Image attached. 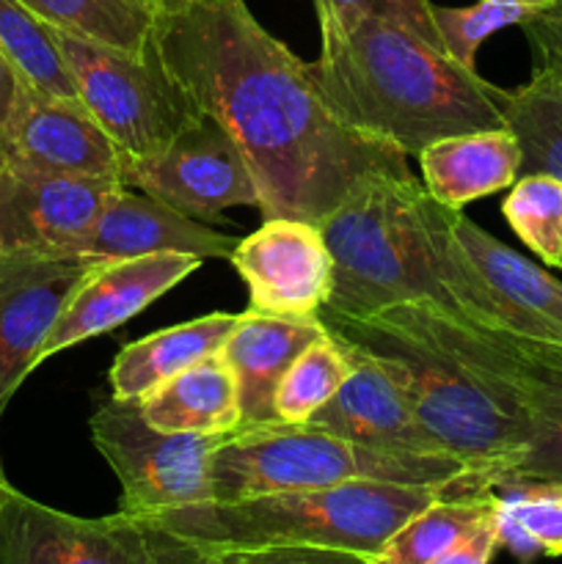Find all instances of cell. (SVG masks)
Masks as SVG:
<instances>
[{"label": "cell", "instance_id": "6da1fadb", "mask_svg": "<svg viewBox=\"0 0 562 564\" xmlns=\"http://www.w3.org/2000/svg\"><path fill=\"white\" fill-rule=\"evenodd\" d=\"M154 50L198 110L229 130L259 187V213L320 226L369 174L408 158L336 119L290 47L242 0L158 14Z\"/></svg>", "mask_w": 562, "mask_h": 564}, {"label": "cell", "instance_id": "7a4b0ae2", "mask_svg": "<svg viewBox=\"0 0 562 564\" xmlns=\"http://www.w3.org/2000/svg\"><path fill=\"white\" fill-rule=\"evenodd\" d=\"M452 213L411 171L364 176L320 224L334 259V290L323 308L367 319L413 303L501 330L494 297L457 242Z\"/></svg>", "mask_w": 562, "mask_h": 564}, {"label": "cell", "instance_id": "3957f363", "mask_svg": "<svg viewBox=\"0 0 562 564\" xmlns=\"http://www.w3.org/2000/svg\"><path fill=\"white\" fill-rule=\"evenodd\" d=\"M320 36L309 75L331 113L406 158L444 138L505 127L499 88L408 28L361 17L320 22Z\"/></svg>", "mask_w": 562, "mask_h": 564}, {"label": "cell", "instance_id": "277c9868", "mask_svg": "<svg viewBox=\"0 0 562 564\" xmlns=\"http://www.w3.org/2000/svg\"><path fill=\"white\" fill-rule=\"evenodd\" d=\"M325 328L380 364L428 433L494 490L532 446V419L501 375L435 336L413 303L367 319L323 308Z\"/></svg>", "mask_w": 562, "mask_h": 564}, {"label": "cell", "instance_id": "5b68a950", "mask_svg": "<svg viewBox=\"0 0 562 564\" xmlns=\"http://www.w3.org/2000/svg\"><path fill=\"white\" fill-rule=\"evenodd\" d=\"M485 494L463 485L347 482L281 490L237 501H202L147 521L202 554H246L275 545L356 551L378 556L391 534L444 496Z\"/></svg>", "mask_w": 562, "mask_h": 564}, {"label": "cell", "instance_id": "8992f818", "mask_svg": "<svg viewBox=\"0 0 562 564\" xmlns=\"http://www.w3.org/2000/svg\"><path fill=\"white\" fill-rule=\"evenodd\" d=\"M213 501L347 482L463 485L488 490L457 457L386 455L314 424H259L220 441L209 463Z\"/></svg>", "mask_w": 562, "mask_h": 564}, {"label": "cell", "instance_id": "52a82bcc", "mask_svg": "<svg viewBox=\"0 0 562 564\" xmlns=\"http://www.w3.org/2000/svg\"><path fill=\"white\" fill-rule=\"evenodd\" d=\"M58 33L83 108L127 160L152 158L202 116L191 94L165 69L158 50L130 55Z\"/></svg>", "mask_w": 562, "mask_h": 564}, {"label": "cell", "instance_id": "ba28073f", "mask_svg": "<svg viewBox=\"0 0 562 564\" xmlns=\"http://www.w3.org/2000/svg\"><path fill=\"white\" fill-rule=\"evenodd\" d=\"M91 441L121 485L119 512L149 518L213 501L209 463L224 438L160 433L149 427L141 400H114L91 416Z\"/></svg>", "mask_w": 562, "mask_h": 564}, {"label": "cell", "instance_id": "9c48e42d", "mask_svg": "<svg viewBox=\"0 0 562 564\" xmlns=\"http://www.w3.org/2000/svg\"><path fill=\"white\" fill-rule=\"evenodd\" d=\"M202 556L147 518H77L6 485L0 564H196Z\"/></svg>", "mask_w": 562, "mask_h": 564}, {"label": "cell", "instance_id": "30bf717a", "mask_svg": "<svg viewBox=\"0 0 562 564\" xmlns=\"http://www.w3.org/2000/svg\"><path fill=\"white\" fill-rule=\"evenodd\" d=\"M121 185L196 220H215L229 207H259V187L246 154L207 113L152 158L125 160Z\"/></svg>", "mask_w": 562, "mask_h": 564}, {"label": "cell", "instance_id": "8fae6325", "mask_svg": "<svg viewBox=\"0 0 562 564\" xmlns=\"http://www.w3.org/2000/svg\"><path fill=\"white\" fill-rule=\"evenodd\" d=\"M419 314L433 334L477 358L490 372L501 375L527 405L532 419V446L499 485L562 479V350L479 328L430 306H419Z\"/></svg>", "mask_w": 562, "mask_h": 564}, {"label": "cell", "instance_id": "7c38bea8", "mask_svg": "<svg viewBox=\"0 0 562 564\" xmlns=\"http://www.w3.org/2000/svg\"><path fill=\"white\" fill-rule=\"evenodd\" d=\"M97 264L99 259L88 257L0 253V416L22 380L39 367L50 330Z\"/></svg>", "mask_w": 562, "mask_h": 564}, {"label": "cell", "instance_id": "4fadbf2b", "mask_svg": "<svg viewBox=\"0 0 562 564\" xmlns=\"http://www.w3.org/2000/svg\"><path fill=\"white\" fill-rule=\"evenodd\" d=\"M248 286V308L275 317H317L334 290V259L320 226L268 218L229 259Z\"/></svg>", "mask_w": 562, "mask_h": 564}, {"label": "cell", "instance_id": "5bb4252c", "mask_svg": "<svg viewBox=\"0 0 562 564\" xmlns=\"http://www.w3.org/2000/svg\"><path fill=\"white\" fill-rule=\"evenodd\" d=\"M119 180L0 171V251L80 257Z\"/></svg>", "mask_w": 562, "mask_h": 564}, {"label": "cell", "instance_id": "9a60e30c", "mask_svg": "<svg viewBox=\"0 0 562 564\" xmlns=\"http://www.w3.org/2000/svg\"><path fill=\"white\" fill-rule=\"evenodd\" d=\"M125 160L83 102L47 97L25 86L6 141L3 169L121 182Z\"/></svg>", "mask_w": 562, "mask_h": 564}, {"label": "cell", "instance_id": "2e32d148", "mask_svg": "<svg viewBox=\"0 0 562 564\" xmlns=\"http://www.w3.org/2000/svg\"><path fill=\"white\" fill-rule=\"evenodd\" d=\"M202 262L204 259L187 253H149V257L99 262L61 312L58 323L39 352V364L80 341L116 330L182 284Z\"/></svg>", "mask_w": 562, "mask_h": 564}, {"label": "cell", "instance_id": "e0dca14e", "mask_svg": "<svg viewBox=\"0 0 562 564\" xmlns=\"http://www.w3.org/2000/svg\"><path fill=\"white\" fill-rule=\"evenodd\" d=\"M342 347L350 356V375L334 400L320 408L309 424L386 455L452 457L419 422L406 394L380 364L347 341H342Z\"/></svg>", "mask_w": 562, "mask_h": 564}, {"label": "cell", "instance_id": "ac0fdd59", "mask_svg": "<svg viewBox=\"0 0 562 564\" xmlns=\"http://www.w3.org/2000/svg\"><path fill=\"white\" fill-rule=\"evenodd\" d=\"M452 229L494 297L501 334L562 350V281L479 229L461 209L452 213Z\"/></svg>", "mask_w": 562, "mask_h": 564}, {"label": "cell", "instance_id": "d6986e66", "mask_svg": "<svg viewBox=\"0 0 562 564\" xmlns=\"http://www.w3.org/2000/svg\"><path fill=\"white\" fill-rule=\"evenodd\" d=\"M237 237L215 231L191 215L176 213L169 204L119 185L105 202L80 257L132 259L149 253H187L198 259H231Z\"/></svg>", "mask_w": 562, "mask_h": 564}, {"label": "cell", "instance_id": "ffe728a7", "mask_svg": "<svg viewBox=\"0 0 562 564\" xmlns=\"http://www.w3.org/2000/svg\"><path fill=\"white\" fill-rule=\"evenodd\" d=\"M328 334L317 317H275L248 308L237 314V325L220 347L237 380L242 408V430L275 422L273 394L279 380L309 345Z\"/></svg>", "mask_w": 562, "mask_h": 564}, {"label": "cell", "instance_id": "44dd1931", "mask_svg": "<svg viewBox=\"0 0 562 564\" xmlns=\"http://www.w3.org/2000/svg\"><path fill=\"white\" fill-rule=\"evenodd\" d=\"M419 165L424 191L444 207L463 209L516 185L521 176V147L507 127L463 132L430 143L419 154Z\"/></svg>", "mask_w": 562, "mask_h": 564}, {"label": "cell", "instance_id": "7402d4cb", "mask_svg": "<svg viewBox=\"0 0 562 564\" xmlns=\"http://www.w3.org/2000/svg\"><path fill=\"white\" fill-rule=\"evenodd\" d=\"M149 427L229 438L242 430L237 380L224 356H207L141 400Z\"/></svg>", "mask_w": 562, "mask_h": 564}, {"label": "cell", "instance_id": "603a6c76", "mask_svg": "<svg viewBox=\"0 0 562 564\" xmlns=\"http://www.w3.org/2000/svg\"><path fill=\"white\" fill-rule=\"evenodd\" d=\"M235 325L237 314L215 312L132 341L116 356L110 367V391H114L110 397L143 400L165 380L185 372L202 358L218 356Z\"/></svg>", "mask_w": 562, "mask_h": 564}, {"label": "cell", "instance_id": "cb8c5ba5", "mask_svg": "<svg viewBox=\"0 0 562 564\" xmlns=\"http://www.w3.org/2000/svg\"><path fill=\"white\" fill-rule=\"evenodd\" d=\"M55 31L105 47L147 55L152 50L158 11L141 0H22Z\"/></svg>", "mask_w": 562, "mask_h": 564}, {"label": "cell", "instance_id": "d4e9b609", "mask_svg": "<svg viewBox=\"0 0 562 564\" xmlns=\"http://www.w3.org/2000/svg\"><path fill=\"white\" fill-rule=\"evenodd\" d=\"M496 510V494L444 496L402 523L389 543L372 556V564H430L450 551L457 540L488 521Z\"/></svg>", "mask_w": 562, "mask_h": 564}, {"label": "cell", "instance_id": "484cf974", "mask_svg": "<svg viewBox=\"0 0 562 564\" xmlns=\"http://www.w3.org/2000/svg\"><path fill=\"white\" fill-rule=\"evenodd\" d=\"M0 53L33 91L80 102L58 33L22 0H0Z\"/></svg>", "mask_w": 562, "mask_h": 564}, {"label": "cell", "instance_id": "4316f807", "mask_svg": "<svg viewBox=\"0 0 562 564\" xmlns=\"http://www.w3.org/2000/svg\"><path fill=\"white\" fill-rule=\"evenodd\" d=\"M499 545L516 556H562V479H523L494 488Z\"/></svg>", "mask_w": 562, "mask_h": 564}, {"label": "cell", "instance_id": "83f0119b", "mask_svg": "<svg viewBox=\"0 0 562 564\" xmlns=\"http://www.w3.org/2000/svg\"><path fill=\"white\" fill-rule=\"evenodd\" d=\"M505 127L521 147V176L562 180V88L532 77L518 88H499Z\"/></svg>", "mask_w": 562, "mask_h": 564}, {"label": "cell", "instance_id": "f1b7e54d", "mask_svg": "<svg viewBox=\"0 0 562 564\" xmlns=\"http://www.w3.org/2000/svg\"><path fill=\"white\" fill-rule=\"evenodd\" d=\"M350 375V356L334 334L320 336L292 361L273 394V416L279 424H306L334 400Z\"/></svg>", "mask_w": 562, "mask_h": 564}, {"label": "cell", "instance_id": "f546056e", "mask_svg": "<svg viewBox=\"0 0 562 564\" xmlns=\"http://www.w3.org/2000/svg\"><path fill=\"white\" fill-rule=\"evenodd\" d=\"M507 224L523 246L545 264H560L562 251V180L523 174L501 204Z\"/></svg>", "mask_w": 562, "mask_h": 564}, {"label": "cell", "instance_id": "4dcf8cb0", "mask_svg": "<svg viewBox=\"0 0 562 564\" xmlns=\"http://www.w3.org/2000/svg\"><path fill=\"white\" fill-rule=\"evenodd\" d=\"M556 0H477L466 9L433 6V20L450 58L466 69H477L474 58L490 33L510 25H523Z\"/></svg>", "mask_w": 562, "mask_h": 564}, {"label": "cell", "instance_id": "1f68e13d", "mask_svg": "<svg viewBox=\"0 0 562 564\" xmlns=\"http://www.w3.org/2000/svg\"><path fill=\"white\" fill-rule=\"evenodd\" d=\"M320 22H353L361 17L395 22L422 36L424 42L444 50L441 33L433 20V3L430 0H314ZM446 53V50H444Z\"/></svg>", "mask_w": 562, "mask_h": 564}, {"label": "cell", "instance_id": "d6a6232c", "mask_svg": "<svg viewBox=\"0 0 562 564\" xmlns=\"http://www.w3.org/2000/svg\"><path fill=\"white\" fill-rule=\"evenodd\" d=\"M521 28L532 50V77L562 88V0Z\"/></svg>", "mask_w": 562, "mask_h": 564}, {"label": "cell", "instance_id": "836d02e7", "mask_svg": "<svg viewBox=\"0 0 562 564\" xmlns=\"http://www.w3.org/2000/svg\"><path fill=\"white\" fill-rule=\"evenodd\" d=\"M235 564H372V560L356 551L314 549V545H275L237 554Z\"/></svg>", "mask_w": 562, "mask_h": 564}, {"label": "cell", "instance_id": "e575fe53", "mask_svg": "<svg viewBox=\"0 0 562 564\" xmlns=\"http://www.w3.org/2000/svg\"><path fill=\"white\" fill-rule=\"evenodd\" d=\"M496 549H499V529H496V510L488 521L479 523L477 529L457 540L450 551L433 560L430 564H490Z\"/></svg>", "mask_w": 562, "mask_h": 564}, {"label": "cell", "instance_id": "d590c367", "mask_svg": "<svg viewBox=\"0 0 562 564\" xmlns=\"http://www.w3.org/2000/svg\"><path fill=\"white\" fill-rule=\"evenodd\" d=\"M22 91H25V80L17 75L9 58L0 53V171L6 165V141H9L11 121H14L17 108L22 102Z\"/></svg>", "mask_w": 562, "mask_h": 564}, {"label": "cell", "instance_id": "8d00e7d4", "mask_svg": "<svg viewBox=\"0 0 562 564\" xmlns=\"http://www.w3.org/2000/svg\"><path fill=\"white\" fill-rule=\"evenodd\" d=\"M147 3L149 9L158 11V14H171V11H182L187 6H196V3H218V0H141Z\"/></svg>", "mask_w": 562, "mask_h": 564}, {"label": "cell", "instance_id": "74e56055", "mask_svg": "<svg viewBox=\"0 0 562 564\" xmlns=\"http://www.w3.org/2000/svg\"><path fill=\"white\" fill-rule=\"evenodd\" d=\"M237 554H204L196 564H235Z\"/></svg>", "mask_w": 562, "mask_h": 564}, {"label": "cell", "instance_id": "f35d334b", "mask_svg": "<svg viewBox=\"0 0 562 564\" xmlns=\"http://www.w3.org/2000/svg\"><path fill=\"white\" fill-rule=\"evenodd\" d=\"M6 477H3V468H0V512H3V494H6Z\"/></svg>", "mask_w": 562, "mask_h": 564}, {"label": "cell", "instance_id": "ab89813d", "mask_svg": "<svg viewBox=\"0 0 562 564\" xmlns=\"http://www.w3.org/2000/svg\"><path fill=\"white\" fill-rule=\"evenodd\" d=\"M556 268H562V251H560V264H556Z\"/></svg>", "mask_w": 562, "mask_h": 564}, {"label": "cell", "instance_id": "60d3db41", "mask_svg": "<svg viewBox=\"0 0 562 564\" xmlns=\"http://www.w3.org/2000/svg\"><path fill=\"white\" fill-rule=\"evenodd\" d=\"M0 253H3V251H0Z\"/></svg>", "mask_w": 562, "mask_h": 564}]
</instances>
